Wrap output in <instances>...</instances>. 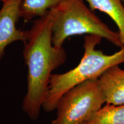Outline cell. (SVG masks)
<instances>
[{"label": "cell", "instance_id": "6da1fadb", "mask_svg": "<svg viewBox=\"0 0 124 124\" xmlns=\"http://www.w3.org/2000/svg\"><path fill=\"white\" fill-rule=\"evenodd\" d=\"M28 32L23 50L28 75L23 110L29 118L36 120L39 117L52 72L64 64L66 53L63 46L52 43L49 10L34 21Z\"/></svg>", "mask_w": 124, "mask_h": 124}, {"label": "cell", "instance_id": "7a4b0ae2", "mask_svg": "<svg viewBox=\"0 0 124 124\" xmlns=\"http://www.w3.org/2000/svg\"><path fill=\"white\" fill-rule=\"evenodd\" d=\"M102 39L97 35L85 36L84 54L79 63L64 73L52 74L43 103L44 110H55L60 98L69 90L88 80L99 78L109 68L124 63V46L115 53L107 55L96 49Z\"/></svg>", "mask_w": 124, "mask_h": 124}, {"label": "cell", "instance_id": "3957f363", "mask_svg": "<svg viewBox=\"0 0 124 124\" xmlns=\"http://www.w3.org/2000/svg\"><path fill=\"white\" fill-rule=\"evenodd\" d=\"M49 13L55 46L62 47L69 37L80 35H97L120 48L123 46L118 32L102 21L83 0H66Z\"/></svg>", "mask_w": 124, "mask_h": 124}, {"label": "cell", "instance_id": "277c9868", "mask_svg": "<svg viewBox=\"0 0 124 124\" xmlns=\"http://www.w3.org/2000/svg\"><path fill=\"white\" fill-rule=\"evenodd\" d=\"M106 103L98 78L80 83L65 93L57 104L51 124H83Z\"/></svg>", "mask_w": 124, "mask_h": 124}, {"label": "cell", "instance_id": "5b68a950", "mask_svg": "<svg viewBox=\"0 0 124 124\" xmlns=\"http://www.w3.org/2000/svg\"><path fill=\"white\" fill-rule=\"evenodd\" d=\"M23 0H5L0 9V60L5 49L15 41L25 42L28 31H24L16 27L20 17V8Z\"/></svg>", "mask_w": 124, "mask_h": 124}, {"label": "cell", "instance_id": "8992f818", "mask_svg": "<svg viewBox=\"0 0 124 124\" xmlns=\"http://www.w3.org/2000/svg\"><path fill=\"white\" fill-rule=\"evenodd\" d=\"M116 65L105 71L98 78L100 87L106 103L124 104V70Z\"/></svg>", "mask_w": 124, "mask_h": 124}, {"label": "cell", "instance_id": "52a82bcc", "mask_svg": "<svg viewBox=\"0 0 124 124\" xmlns=\"http://www.w3.org/2000/svg\"><path fill=\"white\" fill-rule=\"evenodd\" d=\"M91 10L103 12L116 23L124 46V4L122 0H86Z\"/></svg>", "mask_w": 124, "mask_h": 124}, {"label": "cell", "instance_id": "ba28073f", "mask_svg": "<svg viewBox=\"0 0 124 124\" xmlns=\"http://www.w3.org/2000/svg\"><path fill=\"white\" fill-rule=\"evenodd\" d=\"M64 1L66 0H23L20 8V17L25 21L37 17H40Z\"/></svg>", "mask_w": 124, "mask_h": 124}, {"label": "cell", "instance_id": "9c48e42d", "mask_svg": "<svg viewBox=\"0 0 124 124\" xmlns=\"http://www.w3.org/2000/svg\"><path fill=\"white\" fill-rule=\"evenodd\" d=\"M87 122L89 124H124V104L105 103Z\"/></svg>", "mask_w": 124, "mask_h": 124}, {"label": "cell", "instance_id": "30bf717a", "mask_svg": "<svg viewBox=\"0 0 124 124\" xmlns=\"http://www.w3.org/2000/svg\"><path fill=\"white\" fill-rule=\"evenodd\" d=\"M5 1V0H0V2H4V1Z\"/></svg>", "mask_w": 124, "mask_h": 124}, {"label": "cell", "instance_id": "8fae6325", "mask_svg": "<svg viewBox=\"0 0 124 124\" xmlns=\"http://www.w3.org/2000/svg\"><path fill=\"white\" fill-rule=\"evenodd\" d=\"M88 124L87 122H85V123H84V124Z\"/></svg>", "mask_w": 124, "mask_h": 124}, {"label": "cell", "instance_id": "7c38bea8", "mask_svg": "<svg viewBox=\"0 0 124 124\" xmlns=\"http://www.w3.org/2000/svg\"><path fill=\"white\" fill-rule=\"evenodd\" d=\"M123 1V2H124V0H122Z\"/></svg>", "mask_w": 124, "mask_h": 124}]
</instances>
